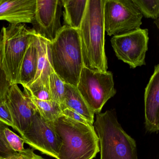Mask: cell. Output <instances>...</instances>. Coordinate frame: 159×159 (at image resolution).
<instances>
[{
	"label": "cell",
	"mask_w": 159,
	"mask_h": 159,
	"mask_svg": "<svg viewBox=\"0 0 159 159\" xmlns=\"http://www.w3.org/2000/svg\"><path fill=\"white\" fill-rule=\"evenodd\" d=\"M105 0H87L79 30L84 65L93 70L107 71L104 22Z\"/></svg>",
	"instance_id": "obj_1"
},
{
	"label": "cell",
	"mask_w": 159,
	"mask_h": 159,
	"mask_svg": "<svg viewBox=\"0 0 159 159\" xmlns=\"http://www.w3.org/2000/svg\"><path fill=\"white\" fill-rule=\"evenodd\" d=\"M50 47L55 73L65 83L77 87L84 67L79 30L64 25Z\"/></svg>",
	"instance_id": "obj_2"
},
{
	"label": "cell",
	"mask_w": 159,
	"mask_h": 159,
	"mask_svg": "<svg viewBox=\"0 0 159 159\" xmlns=\"http://www.w3.org/2000/svg\"><path fill=\"white\" fill-rule=\"evenodd\" d=\"M53 124L62 141L57 159H93L100 151L93 125L82 123L63 114Z\"/></svg>",
	"instance_id": "obj_3"
},
{
	"label": "cell",
	"mask_w": 159,
	"mask_h": 159,
	"mask_svg": "<svg viewBox=\"0 0 159 159\" xmlns=\"http://www.w3.org/2000/svg\"><path fill=\"white\" fill-rule=\"evenodd\" d=\"M93 126L99 139L100 159H138L135 141L119 123L115 110L96 114Z\"/></svg>",
	"instance_id": "obj_4"
},
{
	"label": "cell",
	"mask_w": 159,
	"mask_h": 159,
	"mask_svg": "<svg viewBox=\"0 0 159 159\" xmlns=\"http://www.w3.org/2000/svg\"><path fill=\"white\" fill-rule=\"evenodd\" d=\"M33 29L25 24L11 25L2 27L0 32V50L3 65L12 84H19V74L23 58L35 36Z\"/></svg>",
	"instance_id": "obj_5"
},
{
	"label": "cell",
	"mask_w": 159,
	"mask_h": 159,
	"mask_svg": "<svg viewBox=\"0 0 159 159\" xmlns=\"http://www.w3.org/2000/svg\"><path fill=\"white\" fill-rule=\"evenodd\" d=\"M77 88L96 114L101 112L107 101L116 93L112 72L93 70L84 66Z\"/></svg>",
	"instance_id": "obj_6"
},
{
	"label": "cell",
	"mask_w": 159,
	"mask_h": 159,
	"mask_svg": "<svg viewBox=\"0 0 159 159\" xmlns=\"http://www.w3.org/2000/svg\"><path fill=\"white\" fill-rule=\"evenodd\" d=\"M142 17L133 0H105L104 28L109 36L139 29L142 25Z\"/></svg>",
	"instance_id": "obj_7"
},
{
	"label": "cell",
	"mask_w": 159,
	"mask_h": 159,
	"mask_svg": "<svg viewBox=\"0 0 159 159\" xmlns=\"http://www.w3.org/2000/svg\"><path fill=\"white\" fill-rule=\"evenodd\" d=\"M148 40V30L139 28L113 36L111 42L117 58L134 69L146 65Z\"/></svg>",
	"instance_id": "obj_8"
},
{
	"label": "cell",
	"mask_w": 159,
	"mask_h": 159,
	"mask_svg": "<svg viewBox=\"0 0 159 159\" xmlns=\"http://www.w3.org/2000/svg\"><path fill=\"white\" fill-rule=\"evenodd\" d=\"M25 143L33 149L38 150L57 159L62 141L53 123L48 122L36 112L27 131L21 135Z\"/></svg>",
	"instance_id": "obj_9"
},
{
	"label": "cell",
	"mask_w": 159,
	"mask_h": 159,
	"mask_svg": "<svg viewBox=\"0 0 159 159\" xmlns=\"http://www.w3.org/2000/svg\"><path fill=\"white\" fill-rule=\"evenodd\" d=\"M62 7L61 0H36V11L31 23L36 34L50 43L54 40L63 27Z\"/></svg>",
	"instance_id": "obj_10"
},
{
	"label": "cell",
	"mask_w": 159,
	"mask_h": 159,
	"mask_svg": "<svg viewBox=\"0 0 159 159\" xmlns=\"http://www.w3.org/2000/svg\"><path fill=\"white\" fill-rule=\"evenodd\" d=\"M6 101L13 120L14 130L22 135L30 125L37 112L36 109L17 84H12L10 87Z\"/></svg>",
	"instance_id": "obj_11"
},
{
	"label": "cell",
	"mask_w": 159,
	"mask_h": 159,
	"mask_svg": "<svg viewBox=\"0 0 159 159\" xmlns=\"http://www.w3.org/2000/svg\"><path fill=\"white\" fill-rule=\"evenodd\" d=\"M145 127L150 133L159 130V65L154 67L153 74L145 89Z\"/></svg>",
	"instance_id": "obj_12"
},
{
	"label": "cell",
	"mask_w": 159,
	"mask_h": 159,
	"mask_svg": "<svg viewBox=\"0 0 159 159\" xmlns=\"http://www.w3.org/2000/svg\"><path fill=\"white\" fill-rule=\"evenodd\" d=\"M36 6V0H1L0 20L11 25L31 24Z\"/></svg>",
	"instance_id": "obj_13"
},
{
	"label": "cell",
	"mask_w": 159,
	"mask_h": 159,
	"mask_svg": "<svg viewBox=\"0 0 159 159\" xmlns=\"http://www.w3.org/2000/svg\"><path fill=\"white\" fill-rule=\"evenodd\" d=\"M36 38L38 52L37 70L36 77L32 83L41 82L49 90V77L53 70L50 54V42L37 34H36Z\"/></svg>",
	"instance_id": "obj_14"
},
{
	"label": "cell",
	"mask_w": 159,
	"mask_h": 159,
	"mask_svg": "<svg viewBox=\"0 0 159 159\" xmlns=\"http://www.w3.org/2000/svg\"><path fill=\"white\" fill-rule=\"evenodd\" d=\"M65 88L62 110L68 108L74 111L93 125L94 113L87 105L77 87L66 84Z\"/></svg>",
	"instance_id": "obj_15"
},
{
	"label": "cell",
	"mask_w": 159,
	"mask_h": 159,
	"mask_svg": "<svg viewBox=\"0 0 159 159\" xmlns=\"http://www.w3.org/2000/svg\"><path fill=\"white\" fill-rule=\"evenodd\" d=\"M36 34L29 45L20 68L19 84L24 87L33 81L37 73L38 52Z\"/></svg>",
	"instance_id": "obj_16"
},
{
	"label": "cell",
	"mask_w": 159,
	"mask_h": 159,
	"mask_svg": "<svg viewBox=\"0 0 159 159\" xmlns=\"http://www.w3.org/2000/svg\"><path fill=\"white\" fill-rule=\"evenodd\" d=\"M65 25L79 30L83 19L87 0H62Z\"/></svg>",
	"instance_id": "obj_17"
},
{
	"label": "cell",
	"mask_w": 159,
	"mask_h": 159,
	"mask_svg": "<svg viewBox=\"0 0 159 159\" xmlns=\"http://www.w3.org/2000/svg\"><path fill=\"white\" fill-rule=\"evenodd\" d=\"M28 97L33 104L37 112L46 121L54 122L63 114L62 107L58 103L52 100L43 101Z\"/></svg>",
	"instance_id": "obj_18"
},
{
	"label": "cell",
	"mask_w": 159,
	"mask_h": 159,
	"mask_svg": "<svg viewBox=\"0 0 159 159\" xmlns=\"http://www.w3.org/2000/svg\"><path fill=\"white\" fill-rule=\"evenodd\" d=\"M66 83L57 76L53 69L49 77V91L52 100L58 103L62 107L65 98Z\"/></svg>",
	"instance_id": "obj_19"
},
{
	"label": "cell",
	"mask_w": 159,
	"mask_h": 159,
	"mask_svg": "<svg viewBox=\"0 0 159 159\" xmlns=\"http://www.w3.org/2000/svg\"><path fill=\"white\" fill-rule=\"evenodd\" d=\"M142 16L146 18L158 19L159 16V0H133Z\"/></svg>",
	"instance_id": "obj_20"
},
{
	"label": "cell",
	"mask_w": 159,
	"mask_h": 159,
	"mask_svg": "<svg viewBox=\"0 0 159 159\" xmlns=\"http://www.w3.org/2000/svg\"><path fill=\"white\" fill-rule=\"evenodd\" d=\"M24 88L25 94L28 96L43 101L52 100L50 91L41 82L32 83Z\"/></svg>",
	"instance_id": "obj_21"
},
{
	"label": "cell",
	"mask_w": 159,
	"mask_h": 159,
	"mask_svg": "<svg viewBox=\"0 0 159 159\" xmlns=\"http://www.w3.org/2000/svg\"><path fill=\"white\" fill-rule=\"evenodd\" d=\"M12 85L9 74L3 65L0 50V103L6 99L9 89Z\"/></svg>",
	"instance_id": "obj_22"
},
{
	"label": "cell",
	"mask_w": 159,
	"mask_h": 159,
	"mask_svg": "<svg viewBox=\"0 0 159 159\" xmlns=\"http://www.w3.org/2000/svg\"><path fill=\"white\" fill-rule=\"evenodd\" d=\"M9 127L0 121V159H6L17 153L10 147L5 137L4 130Z\"/></svg>",
	"instance_id": "obj_23"
},
{
	"label": "cell",
	"mask_w": 159,
	"mask_h": 159,
	"mask_svg": "<svg viewBox=\"0 0 159 159\" xmlns=\"http://www.w3.org/2000/svg\"><path fill=\"white\" fill-rule=\"evenodd\" d=\"M4 134L7 142L14 151L19 152L25 149V142L23 139L10 130L9 127L4 130Z\"/></svg>",
	"instance_id": "obj_24"
},
{
	"label": "cell",
	"mask_w": 159,
	"mask_h": 159,
	"mask_svg": "<svg viewBox=\"0 0 159 159\" xmlns=\"http://www.w3.org/2000/svg\"><path fill=\"white\" fill-rule=\"evenodd\" d=\"M0 121L14 129L13 120L6 99L0 103Z\"/></svg>",
	"instance_id": "obj_25"
},
{
	"label": "cell",
	"mask_w": 159,
	"mask_h": 159,
	"mask_svg": "<svg viewBox=\"0 0 159 159\" xmlns=\"http://www.w3.org/2000/svg\"><path fill=\"white\" fill-rule=\"evenodd\" d=\"M4 159H45L34 152L33 149H25L20 152Z\"/></svg>",
	"instance_id": "obj_26"
},
{
	"label": "cell",
	"mask_w": 159,
	"mask_h": 159,
	"mask_svg": "<svg viewBox=\"0 0 159 159\" xmlns=\"http://www.w3.org/2000/svg\"><path fill=\"white\" fill-rule=\"evenodd\" d=\"M63 114L68 118H70L74 120L80 122L84 124L90 125H93L91 124L90 122L88 121L87 120H85L82 116H81L80 114L77 113L76 111H74L71 110L68 108H65L63 110Z\"/></svg>",
	"instance_id": "obj_27"
},
{
	"label": "cell",
	"mask_w": 159,
	"mask_h": 159,
	"mask_svg": "<svg viewBox=\"0 0 159 159\" xmlns=\"http://www.w3.org/2000/svg\"><path fill=\"white\" fill-rule=\"evenodd\" d=\"M1 1V0H0V2Z\"/></svg>",
	"instance_id": "obj_28"
}]
</instances>
